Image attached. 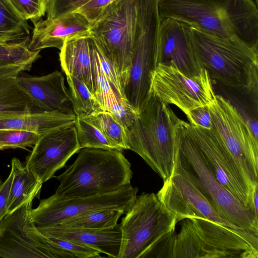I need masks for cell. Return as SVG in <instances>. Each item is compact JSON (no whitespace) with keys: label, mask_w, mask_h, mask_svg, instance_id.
Masks as SVG:
<instances>
[{"label":"cell","mask_w":258,"mask_h":258,"mask_svg":"<svg viewBox=\"0 0 258 258\" xmlns=\"http://www.w3.org/2000/svg\"><path fill=\"white\" fill-rule=\"evenodd\" d=\"M196 61L212 80L229 89L255 93L258 86V51L235 36L220 37L189 26Z\"/></svg>","instance_id":"cell-1"},{"label":"cell","mask_w":258,"mask_h":258,"mask_svg":"<svg viewBox=\"0 0 258 258\" xmlns=\"http://www.w3.org/2000/svg\"><path fill=\"white\" fill-rule=\"evenodd\" d=\"M191 183L223 219L242 229L258 233V215L244 206L219 182L205 164L179 119L175 131L173 172Z\"/></svg>","instance_id":"cell-2"},{"label":"cell","mask_w":258,"mask_h":258,"mask_svg":"<svg viewBox=\"0 0 258 258\" xmlns=\"http://www.w3.org/2000/svg\"><path fill=\"white\" fill-rule=\"evenodd\" d=\"M74 163L61 174L55 194L81 197L112 192L131 184V164L122 151L100 148L81 149Z\"/></svg>","instance_id":"cell-3"},{"label":"cell","mask_w":258,"mask_h":258,"mask_svg":"<svg viewBox=\"0 0 258 258\" xmlns=\"http://www.w3.org/2000/svg\"><path fill=\"white\" fill-rule=\"evenodd\" d=\"M257 258L258 233L202 218L184 219L174 234L171 258Z\"/></svg>","instance_id":"cell-4"},{"label":"cell","mask_w":258,"mask_h":258,"mask_svg":"<svg viewBox=\"0 0 258 258\" xmlns=\"http://www.w3.org/2000/svg\"><path fill=\"white\" fill-rule=\"evenodd\" d=\"M179 119L170 107L151 95L145 108L126 128L129 150L140 156L163 180L172 174Z\"/></svg>","instance_id":"cell-5"},{"label":"cell","mask_w":258,"mask_h":258,"mask_svg":"<svg viewBox=\"0 0 258 258\" xmlns=\"http://www.w3.org/2000/svg\"><path fill=\"white\" fill-rule=\"evenodd\" d=\"M158 3V0H135L133 56L124 95L137 115L145 108L152 95L160 22Z\"/></svg>","instance_id":"cell-6"},{"label":"cell","mask_w":258,"mask_h":258,"mask_svg":"<svg viewBox=\"0 0 258 258\" xmlns=\"http://www.w3.org/2000/svg\"><path fill=\"white\" fill-rule=\"evenodd\" d=\"M119 224L121 239L119 258H144L168 233L175 231L176 216L154 193L143 192Z\"/></svg>","instance_id":"cell-7"},{"label":"cell","mask_w":258,"mask_h":258,"mask_svg":"<svg viewBox=\"0 0 258 258\" xmlns=\"http://www.w3.org/2000/svg\"><path fill=\"white\" fill-rule=\"evenodd\" d=\"M212 128L219 135L242 175L258 188V141L256 121L247 119L223 96L215 95L209 106Z\"/></svg>","instance_id":"cell-8"},{"label":"cell","mask_w":258,"mask_h":258,"mask_svg":"<svg viewBox=\"0 0 258 258\" xmlns=\"http://www.w3.org/2000/svg\"><path fill=\"white\" fill-rule=\"evenodd\" d=\"M135 0H117L90 24L89 36L115 68L124 92L133 56Z\"/></svg>","instance_id":"cell-9"},{"label":"cell","mask_w":258,"mask_h":258,"mask_svg":"<svg viewBox=\"0 0 258 258\" xmlns=\"http://www.w3.org/2000/svg\"><path fill=\"white\" fill-rule=\"evenodd\" d=\"M31 200L0 222V257L76 258L38 230L31 215Z\"/></svg>","instance_id":"cell-10"},{"label":"cell","mask_w":258,"mask_h":258,"mask_svg":"<svg viewBox=\"0 0 258 258\" xmlns=\"http://www.w3.org/2000/svg\"><path fill=\"white\" fill-rule=\"evenodd\" d=\"M138 191L131 184L103 194L81 197L58 196L55 194L40 200L32 209L31 215L37 227L58 225L64 221L87 213L104 209L126 212L134 204Z\"/></svg>","instance_id":"cell-11"},{"label":"cell","mask_w":258,"mask_h":258,"mask_svg":"<svg viewBox=\"0 0 258 258\" xmlns=\"http://www.w3.org/2000/svg\"><path fill=\"white\" fill-rule=\"evenodd\" d=\"M151 94L167 106H176L185 115L197 107L209 106L215 97L207 70L201 68L199 74L189 77L172 62L156 66L152 76Z\"/></svg>","instance_id":"cell-12"},{"label":"cell","mask_w":258,"mask_h":258,"mask_svg":"<svg viewBox=\"0 0 258 258\" xmlns=\"http://www.w3.org/2000/svg\"><path fill=\"white\" fill-rule=\"evenodd\" d=\"M201 157L219 182L244 206L258 215L253 205L254 191L246 181L222 139L213 129L184 121Z\"/></svg>","instance_id":"cell-13"},{"label":"cell","mask_w":258,"mask_h":258,"mask_svg":"<svg viewBox=\"0 0 258 258\" xmlns=\"http://www.w3.org/2000/svg\"><path fill=\"white\" fill-rule=\"evenodd\" d=\"M80 149L75 125L60 127L40 136L26 157V164L43 183Z\"/></svg>","instance_id":"cell-14"},{"label":"cell","mask_w":258,"mask_h":258,"mask_svg":"<svg viewBox=\"0 0 258 258\" xmlns=\"http://www.w3.org/2000/svg\"><path fill=\"white\" fill-rule=\"evenodd\" d=\"M160 19L171 18L213 35L233 36L227 24L222 0H158Z\"/></svg>","instance_id":"cell-15"},{"label":"cell","mask_w":258,"mask_h":258,"mask_svg":"<svg viewBox=\"0 0 258 258\" xmlns=\"http://www.w3.org/2000/svg\"><path fill=\"white\" fill-rule=\"evenodd\" d=\"M156 196L159 200L176 217L177 222L191 218H202L235 229L236 227L223 219L212 208L205 197L181 175L172 172L163 180Z\"/></svg>","instance_id":"cell-16"},{"label":"cell","mask_w":258,"mask_h":258,"mask_svg":"<svg viewBox=\"0 0 258 258\" xmlns=\"http://www.w3.org/2000/svg\"><path fill=\"white\" fill-rule=\"evenodd\" d=\"M172 62L183 75L192 77L201 68L195 57L189 26L171 18L161 19L156 63Z\"/></svg>","instance_id":"cell-17"},{"label":"cell","mask_w":258,"mask_h":258,"mask_svg":"<svg viewBox=\"0 0 258 258\" xmlns=\"http://www.w3.org/2000/svg\"><path fill=\"white\" fill-rule=\"evenodd\" d=\"M33 22L32 36L28 44L32 51L48 47L60 50L67 39L88 34L90 29L89 22L77 12Z\"/></svg>","instance_id":"cell-18"},{"label":"cell","mask_w":258,"mask_h":258,"mask_svg":"<svg viewBox=\"0 0 258 258\" xmlns=\"http://www.w3.org/2000/svg\"><path fill=\"white\" fill-rule=\"evenodd\" d=\"M16 83L39 111L66 112L64 104L70 97L61 72L32 76L21 72L16 78Z\"/></svg>","instance_id":"cell-19"},{"label":"cell","mask_w":258,"mask_h":258,"mask_svg":"<svg viewBox=\"0 0 258 258\" xmlns=\"http://www.w3.org/2000/svg\"><path fill=\"white\" fill-rule=\"evenodd\" d=\"M37 228L46 237L82 243L93 247L110 257L119 258L121 239L119 224L108 229L69 227L60 225Z\"/></svg>","instance_id":"cell-20"},{"label":"cell","mask_w":258,"mask_h":258,"mask_svg":"<svg viewBox=\"0 0 258 258\" xmlns=\"http://www.w3.org/2000/svg\"><path fill=\"white\" fill-rule=\"evenodd\" d=\"M62 71L82 81L94 95L96 74L89 33L67 39L60 50Z\"/></svg>","instance_id":"cell-21"},{"label":"cell","mask_w":258,"mask_h":258,"mask_svg":"<svg viewBox=\"0 0 258 258\" xmlns=\"http://www.w3.org/2000/svg\"><path fill=\"white\" fill-rule=\"evenodd\" d=\"M231 34L252 46L258 45V10L254 0H222Z\"/></svg>","instance_id":"cell-22"},{"label":"cell","mask_w":258,"mask_h":258,"mask_svg":"<svg viewBox=\"0 0 258 258\" xmlns=\"http://www.w3.org/2000/svg\"><path fill=\"white\" fill-rule=\"evenodd\" d=\"M76 115L60 111H34L27 113L0 115V129L35 132L40 136L54 129L75 124Z\"/></svg>","instance_id":"cell-23"},{"label":"cell","mask_w":258,"mask_h":258,"mask_svg":"<svg viewBox=\"0 0 258 258\" xmlns=\"http://www.w3.org/2000/svg\"><path fill=\"white\" fill-rule=\"evenodd\" d=\"M92 51L96 74V88L94 96L99 110L110 112L126 128L133 123L137 114L126 98L120 96L115 91L102 74L94 55L93 47Z\"/></svg>","instance_id":"cell-24"},{"label":"cell","mask_w":258,"mask_h":258,"mask_svg":"<svg viewBox=\"0 0 258 258\" xmlns=\"http://www.w3.org/2000/svg\"><path fill=\"white\" fill-rule=\"evenodd\" d=\"M13 178L7 204V215H10L26 203L33 200L40 193L42 183L38 180L29 167L19 159L11 160Z\"/></svg>","instance_id":"cell-25"},{"label":"cell","mask_w":258,"mask_h":258,"mask_svg":"<svg viewBox=\"0 0 258 258\" xmlns=\"http://www.w3.org/2000/svg\"><path fill=\"white\" fill-rule=\"evenodd\" d=\"M36 108L17 86L16 78L0 79V115L27 113Z\"/></svg>","instance_id":"cell-26"},{"label":"cell","mask_w":258,"mask_h":258,"mask_svg":"<svg viewBox=\"0 0 258 258\" xmlns=\"http://www.w3.org/2000/svg\"><path fill=\"white\" fill-rule=\"evenodd\" d=\"M29 26L7 0H0V43L29 38Z\"/></svg>","instance_id":"cell-27"},{"label":"cell","mask_w":258,"mask_h":258,"mask_svg":"<svg viewBox=\"0 0 258 258\" xmlns=\"http://www.w3.org/2000/svg\"><path fill=\"white\" fill-rule=\"evenodd\" d=\"M30 39L22 41L0 43V67L16 66L23 72L29 71L33 64L40 57V50L32 51L28 48Z\"/></svg>","instance_id":"cell-28"},{"label":"cell","mask_w":258,"mask_h":258,"mask_svg":"<svg viewBox=\"0 0 258 258\" xmlns=\"http://www.w3.org/2000/svg\"><path fill=\"white\" fill-rule=\"evenodd\" d=\"M81 118L96 126L108 139L119 146L122 150L129 149L125 127L110 112L97 110Z\"/></svg>","instance_id":"cell-29"},{"label":"cell","mask_w":258,"mask_h":258,"mask_svg":"<svg viewBox=\"0 0 258 258\" xmlns=\"http://www.w3.org/2000/svg\"><path fill=\"white\" fill-rule=\"evenodd\" d=\"M124 213L118 210L94 211L68 219L57 225L91 229L112 228L117 224L118 219Z\"/></svg>","instance_id":"cell-30"},{"label":"cell","mask_w":258,"mask_h":258,"mask_svg":"<svg viewBox=\"0 0 258 258\" xmlns=\"http://www.w3.org/2000/svg\"><path fill=\"white\" fill-rule=\"evenodd\" d=\"M70 90V100L76 117H81L100 110L94 95L80 80L71 75L67 76Z\"/></svg>","instance_id":"cell-31"},{"label":"cell","mask_w":258,"mask_h":258,"mask_svg":"<svg viewBox=\"0 0 258 258\" xmlns=\"http://www.w3.org/2000/svg\"><path fill=\"white\" fill-rule=\"evenodd\" d=\"M75 126L80 148L121 149L108 139L96 126L81 117H76Z\"/></svg>","instance_id":"cell-32"},{"label":"cell","mask_w":258,"mask_h":258,"mask_svg":"<svg viewBox=\"0 0 258 258\" xmlns=\"http://www.w3.org/2000/svg\"><path fill=\"white\" fill-rule=\"evenodd\" d=\"M40 135L35 132L13 130L0 129V150L9 149H23L33 147Z\"/></svg>","instance_id":"cell-33"},{"label":"cell","mask_w":258,"mask_h":258,"mask_svg":"<svg viewBox=\"0 0 258 258\" xmlns=\"http://www.w3.org/2000/svg\"><path fill=\"white\" fill-rule=\"evenodd\" d=\"M23 19L39 20L46 13V0H7Z\"/></svg>","instance_id":"cell-34"},{"label":"cell","mask_w":258,"mask_h":258,"mask_svg":"<svg viewBox=\"0 0 258 258\" xmlns=\"http://www.w3.org/2000/svg\"><path fill=\"white\" fill-rule=\"evenodd\" d=\"M94 55L102 74L109 82L115 91L121 97L125 98L123 89L115 68L104 55L94 40L90 37Z\"/></svg>","instance_id":"cell-35"},{"label":"cell","mask_w":258,"mask_h":258,"mask_svg":"<svg viewBox=\"0 0 258 258\" xmlns=\"http://www.w3.org/2000/svg\"><path fill=\"white\" fill-rule=\"evenodd\" d=\"M90 0H46L47 18H55L76 11Z\"/></svg>","instance_id":"cell-36"},{"label":"cell","mask_w":258,"mask_h":258,"mask_svg":"<svg viewBox=\"0 0 258 258\" xmlns=\"http://www.w3.org/2000/svg\"><path fill=\"white\" fill-rule=\"evenodd\" d=\"M61 247L74 254L76 258H96L101 257L100 252L88 245L70 240L47 237Z\"/></svg>","instance_id":"cell-37"},{"label":"cell","mask_w":258,"mask_h":258,"mask_svg":"<svg viewBox=\"0 0 258 258\" xmlns=\"http://www.w3.org/2000/svg\"><path fill=\"white\" fill-rule=\"evenodd\" d=\"M117 0H90L75 12L83 15L91 24L98 21L105 9Z\"/></svg>","instance_id":"cell-38"},{"label":"cell","mask_w":258,"mask_h":258,"mask_svg":"<svg viewBox=\"0 0 258 258\" xmlns=\"http://www.w3.org/2000/svg\"><path fill=\"white\" fill-rule=\"evenodd\" d=\"M189 123L207 129L212 128L211 113L208 106L199 107L190 110L186 115Z\"/></svg>","instance_id":"cell-39"},{"label":"cell","mask_w":258,"mask_h":258,"mask_svg":"<svg viewBox=\"0 0 258 258\" xmlns=\"http://www.w3.org/2000/svg\"><path fill=\"white\" fill-rule=\"evenodd\" d=\"M13 178V171L11 169L6 180L0 184V222L7 215V204Z\"/></svg>","instance_id":"cell-40"},{"label":"cell","mask_w":258,"mask_h":258,"mask_svg":"<svg viewBox=\"0 0 258 258\" xmlns=\"http://www.w3.org/2000/svg\"><path fill=\"white\" fill-rule=\"evenodd\" d=\"M255 3L257 5L258 4V0H254Z\"/></svg>","instance_id":"cell-41"},{"label":"cell","mask_w":258,"mask_h":258,"mask_svg":"<svg viewBox=\"0 0 258 258\" xmlns=\"http://www.w3.org/2000/svg\"><path fill=\"white\" fill-rule=\"evenodd\" d=\"M0 184H1V179H0Z\"/></svg>","instance_id":"cell-42"}]
</instances>
